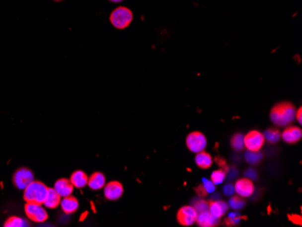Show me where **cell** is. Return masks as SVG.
<instances>
[{
	"mask_svg": "<svg viewBox=\"0 0 302 227\" xmlns=\"http://www.w3.org/2000/svg\"><path fill=\"white\" fill-rule=\"evenodd\" d=\"M197 215L198 213L195 209V207L185 206L181 207L177 212V222L183 227H190L197 222Z\"/></svg>",
	"mask_w": 302,
	"mask_h": 227,
	"instance_id": "7",
	"label": "cell"
},
{
	"mask_svg": "<svg viewBox=\"0 0 302 227\" xmlns=\"http://www.w3.org/2000/svg\"><path fill=\"white\" fill-rule=\"evenodd\" d=\"M27 222L20 217H11L4 224L5 227H27Z\"/></svg>",
	"mask_w": 302,
	"mask_h": 227,
	"instance_id": "22",
	"label": "cell"
},
{
	"mask_svg": "<svg viewBox=\"0 0 302 227\" xmlns=\"http://www.w3.org/2000/svg\"><path fill=\"white\" fill-rule=\"evenodd\" d=\"M216 162L217 164L220 166V167H225L226 166V161L224 158H222L220 156H217L216 157Z\"/></svg>",
	"mask_w": 302,
	"mask_h": 227,
	"instance_id": "34",
	"label": "cell"
},
{
	"mask_svg": "<svg viewBox=\"0 0 302 227\" xmlns=\"http://www.w3.org/2000/svg\"><path fill=\"white\" fill-rule=\"evenodd\" d=\"M61 196L56 192L55 188H48L47 192V196L46 197V200L44 202L45 207L51 209H55L56 207L60 205Z\"/></svg>",
	"mask_w": 302,
	"mask_h": 227,
	"instance_id": "17",
	"label": "cell"
},
{
	"mask_svg": "<svg viewBox=\"0 0 302 227\" xmlns=\"http://www.w3.org/2000/svg\"><path fill=\"white\" fill-rule=\"evenodd\" d=\"M70 181L73 186L77 188H83L88 184V177L81 170H76L71 176Z\"/></svg>",
	"mask_w": 302,
	"mask_h": 227,
	"instance_id": "18",
	"label": "cell"
},
{
	"mask_svg": "<svg viewBox=\"0 0 302 227\" xmlns=\"http://www.w3.org/2000/svg\"><path fill=\"white\" fill-rule=\"evenodd\" d=\"M109 1H111L112 3H120V2L123 1V0H109Z\"/></svg>",
	"mask_w": 302,
	"mask_h": 227,
	"instance_id": "35",
	"label": "cell"
},
{
	"mask_svg": "<svg viewBox=\"0 0 302 227\" xmlns=\"http://www.w3.org/2000/svg\"><path fill=\"white\" fill-rule=\"evenodd\" d=\"M74 187H75L73 186V184L71 183L69 179L61 178L56 182L54 188L60 195L61 197H66L71 196L73 194Z\"/></svg>",
	"mask_w": 302,
	"mask_h": 227,
	"instance_id": "12",
	"label": "cell"
},
{
	"mask_svg": "<svg viewBox=\"0 0 302 227\" xmlns=\"http://www.w3.org/2000/svg\"><path fill=\"white\" fill-rule=\"evenodd\" d=\"M203 186L206 188L207 193H213L216 190V185L213 182L208 180L207 178H203Z\"/></svg>",
	"mask_w": 302,
	"mask_h": 227,
	"instance_id": "28",
	"label": "cell"
},
{
	"mask_svg": "<svg viewBox=\"0 0 302 227\" xmlns=\"http://www.w3.org/2000/svg\"><path fill=\"white\" fill-rule=\"evenodd\" d=\"M226 177V171H224L223 169L216 170L212 173L211 181L215 185H220L224 182Z\"/></svg>",
	"mask_w": 302,
	"mask_h": 227,
	"instance_id": "24",
	"label": "cell"
},
{
	"mask_svg": "<svg viewBox=\"0 0 302 227\" xmlns=\"http://www.w3.org/2000/svg\"><path fill=\"white\" fill-rule=\"evenodd\" d=\"M194 207L197 210V212L199 214V213L204 212V211H207L208 207H209V204L207 201L201 199V200H198L196 202Z\"/></svg>",
	"mask_w": 302,
	"mask_h": 227,
	"instance_id": "26",
	"label": "cell"
},
{
	"mask_svg": "<svg viewBox=\"0 0 302 227\" xmlns=\"http://www.w3.org/2000/svg\"><path fill=\"white\" fill-rule=\"evenodd\" d=\"M105 177L101 172H95L88 178V186L92 190H99L105 186Z\"/></svg>",
	"mask_w": 302,
	"mask_h": 227,
	"instance_id": "16",
	"label": "cell"
},
{
	"mask_svg": "<svg viewBox=\"0 0 302 227\" xmlns=\"http://www.w3.org/2000/svg\"><path fill=\"white\" fill-rule=\"evenodd\" d=\"M302 107H300L299 108V110L296 111V113H295V118H297L298 121H299V123L300 124H302Z\"/></svg>",
	"mask_w": 302,
	"mask_h": 227,
	"instance_id": "32",
	"label": "cell"
},
{
	"mask_svg": "<svg viewBox=\"0 0 302 227\" xmlns=\"http://www.w3.org/2000/svg\"><path fill=\"white\" fill-rule=\"evenodd\" d=\"M133 20V13L127 6H118L111 12L110 21L117 29H125Z\"/></svg>",
	"mask_w": 302,
	"mask_h": 227,
	"instance_id": "3",
	"label": "cell"
},
{
	"mask_svg": "<svg viewBox=\"0 0 302 227\" xmlns=\"http://www.w3.org/2000/svg\"><path fill=\"white\" fill-rule=\"evenodd\" d=\"M34 181V174L27 167L18 168L13 175V184L17 189L25 190L30 183Z\"/></svg>",
	"mask_w": 302,
	"mask_h": 227,
	"instance_id": "6",
	"label": "cell"
},
{
	"mask_svg": "<svg viewBox=\"0 0 302 227\" xmlns=\"http://www.w3.org/2000/svg\"><path fill=\"white\" fill-rule=\"evenodd\" d=\"M296 111V108L291 102H280L273 106L270 117L275 125L287 126L294 121Z\"/></svg>",
	"mask_w": 302,
	"mask_h": 227,
	"instance_id": "1",
	"label": "cell"
},
{
	"mask_svg": "<svg viewBox=\"0 0 302 227\" xmlns=\"http://www.w3.org/2000/svg\"><path fill=\"white\" fill-rule=\"evenodd\" d=\"M289 220H291L293 224L298 225V226H302V217L298 216V215H291L289 216Z\"/></svg>",
	"mask_w": 302,
	"mask_h": 227,
	"instance_id": "30",
	"label": "cell"
},
{
	"mask_svg": "<svg viewBox=\"0 0 302 227\" xmlns=\"http://www.w3.org/2000/svg\"><path fill=\"white\" fill-rule=\"evenodd\" d=\"M196 193H197V196L200 197H207V195L208 194L203 185H200L196 188Z\"/></svg>",
	"mask_w": 302,
	"mask_h": 227,
	"instance_id": "31",
	"label": "cell"
},
{
	"mask_svg": "<svg viewBox=\"0 0 302 227\" xmlns=\"http://www.w3.org/2000/svg\"><path fill=\"white\" fill-rule=\"evenodd\" d=\"M60 205L63 211L67 215H70L77 211L79 207V201L76 197H72L71 195L68 197H64L63 200H61Z\"/></svg>",
	"mask_w": 302,
	"mask_h": 227,
	"instance_id": "14",
	"label": "cell"
},
{
	"mask_svg": "<svg viewBox=\"0 0 302 227\" xmlns=\"http://www.w3.org/2000/svg\"><path fill=\"white\" fill-rule=\"evenodd\" d=\"M231 145L234 151H241L244 148V136L241 133L234 134L231 140Z\"/></svg>",
	"mask_w": 302,
	"mask_h": 227,
	"instance_id": "20",
	"label": "cell"
},
{
	"mask_svg": "<svg viewBox=\"0 0 302 227\" xmlns=\"http://www.w3.org/2000/svg\"><path fill=\"white\" fill-rule=\"evenodd\" d=\"M197 223L199 227H217V225L219 224V218L213 217L209 211L207 210V211L199 213L197 215Z\"/></svg>",
	"mask_w": 302,
	"mask_h": 227,
	"instance_id": "13",
	"label": "cell"
},
{
	"mask_svg": "<svg viewBox=\"0 0 302 227\" xmlns=\"http://www.w3.org/2000/svg\"><path fill=\"white\" fill-rule=\"evenodd\" d=\"M48 187L40 181H34L25 187L24 199L26 203H36L43 205L46 200Z\"/></svg>",
	"mask_w": 302,
	"mask_h": 227,
	"instance_id": "2",
	"label": "cell"
},
{
	"mask_svg": "<svg viewBox=\"0 0 302 227\" xmlns=\"http://www.w3.org/2000/svg\"><path fill=\"white\" fill-rule=\"evenodd\" d=\"M256 172L254 171L253 169H250V170L245 172V176L247 177H250V178H256Z\"/></svg>",
	"mask_w": 302,
	"mask_h": 227,
	"instance_id": "33",
	"label": "cell"
},
{
	"mask_svg": "<svg viewBox=\"0 0 302 227\" xmlns=\"http://www.w3.org/2000/svg\"><path fill=\"white\" fill-rule=\"evenodd\" d=\"M242 218L245 219V217H241L239 214H237L235 217H228L227 219H226L225 223L226 224L227 226H229V227H230V226H234V225H237L238 223L240 222L241 219H242Z\"/></svg>",
	"mask_w": 302,
	"mask_h": 227,
	"instance_id": "27",
	"label": "cell"
},
{
	"mask_svg": "<svg viewBox=\"0 0 302 227\" xmlns=\"http://www.w3.org/2000/svg\"><path fill=\"white\" fill-rule=\"evenodd\" d=\"M264 137L258 131H251L244 136V147L249 151H260L264 144Z\"/></svg>",
	"mask_w": 302,
	"mask_h": 227,
	"instance_id": "8",
	"label": "cell"
},
{
	"mask_svg": "<svg viewBox=\"0 0 302 227\" xmlns=\"http://www.w3.org/2000/svg\"><path fill=\"white\" fill-rule=\"evenodd\" d=\"M234 192H235V189H234V187L232 186V184H227L226 186L224 187V193L228 197L233 195Z\"/></svg>",
	"mask_w": 302,
	"mask_h": 227,
	"instance_id": "29",
	"label": "cell"
},
{
	"mask_svg": "<svg viewBox=\"0 0 302 227\" xmlns=\"http://www.w3.org/2000/svg\"><path fill=\"white\" fill-rule=\"evenodd\" d=\"M186 147L193 153L203 151L207 147L206 136L199 132H193L186 137Z\"/></svg>",
	"mask_w": 302,
	"mask_h": 227,
	"instance_id": "5",
	"label": "cell"
},
{
	"mask_svg": "<svg viewBox=\"0 0 302 227\" xmlns=\"http://www.w3.org/2000/svg\"><path fill=\"white\" fill-rule=\"evenodd\" d=\"M235 192L238 196L242 197H249L254 192V185L250 178H241L235 183Z\"/></svg>",
	"mask_w": 302,
	"mask_h": 227,
	"instance_id": "10",
	"label": "cell"
},
{
	"mask_svg": "<svg viewBox=\"0 0 302 227\" xmlns=\"http://www.w3.org/2000/svg\"><path fill=\"white\" fill-rule=\"evenodd\" d=\"M262 155L259 151H248L245 154V159L252 165H256L262 160Z\"/></svg>",
	"mask_w": 302,
	"mask_h": 227,
	"instance_id": "25",
	"label": "cell"
},
{
	"mask_svg": "<svg viewBox=\"0 0 302 227\" xmlns=\"http://www.w3.org/2000/svg\"><path fill=\"white\" fill-rule=\"evenodd\" d=\"M25 212L26 217L33 222H46L48 218V214L46 209L42 207L41 204L36 203H26L25 206Z\"/></svg>",
	"mask_w": 302,
	"mask_h": 227,
	"instance_id": "4",
	"label": "cell"
},
{
	"mask_svg": "<svg viewBox=\"0 0 302 227\" xmlns=\"http://www.w3.org/2000/svg\"><path fill=\"white\" fill-rule=\"evenodd\" d=\"M55 2H62V1H64V0H54Z\"/></svg>",
	"mask_w": 302,
	"mask_h": 227,
	"instance_id": "36",
	"label": "cell"
},
{
	"mask_svg": "<svg viewBox=\"0 0 302 227\" xmlns=\"http://www.w3.org/2000/svg\"><path fill=\"white\" fill-rule=\"evenodd\" d=\"M245 204H246L245 201L240 196H234L229 201V205L233 210H241L243 207H245Z\"/></svg>",
	"mask_w": 302,
	"mask_h": 227,
	"instance_id": "23",
	"label": "cell"
},
{
	"mask_svg": "<svg viewBox=\"0 0 302 227\" xmlns=\"http://www.w3.org/2000/svg\"><path fill=\"white\" fill-rule=\"evenodd\" d=\"M195 161L200 168L207 169V168L211 167L212 164H213V158H212V156L209 153L203 151L197 153L196 158H195Z\"/></svg>",
	"mask_w": 302,
	"mask_h": 227,
	"instance_id": "19",
	"label": "cell"
},
{
	"mask_svg": "<svg viewBox=\"0 0 302 227\" xmlns=\"http://www.w3.org/2000/svg\"><path fill=\"white\" fill-rule=\"evenodd\" d=\"M227 210H228V205L226 203L222 202V201H211L209 203L208 211L213 217L220 219L222 217L225 216Z\"/></svg>",
	"mask_w": 302,
	"mask_h": 227,
	"instance_id": "15",
	"label": "cell"
},
{
	"mask_svg": "<svg viewBox=\"0 0 302 227\" xmlns=\"http://www.w3.org/2000/svg\"><path fill=\"white\" fill-rule=\"evenodd\" d=\"M281 136L282 137L283 141L289 144H295L302 139V130L299 127H288L287 129H285L284 132H282V135Z\"/></svg>",
	"mask_w": 302,
	"mask_h": 227,
	"instance_id": "11",
	"label": "cell"
},
{
	"mask_svg": "<svg viewBox=\"0 0 302 227\" xmlns=\"http://www.w3.org/2000/svg\"><path fill=\"white\" fill-rule=\"evenodd\" d=\"M263 137H264V140H266L268 142L274 144V143H276L280 141L281 133L275 129H269L266 132H264Z\"/></svg>",
	"mask_w": 302,
	"mask_h": 227,
	"instance_id": "21",
	"label": "cell"
},
{
	"mask_svg": "<svg viewBox=\"0 0 302 227\" xmlns=\"http://www.w3.org/2000/svg\"><path fill=\"white\" fill-rule=\"evenodd\" d=\"M123 187L120 182L111 181L104 187V196L108 200L115 201L123 195Z\"/></svg>",
	"mask_w": 302,
	"mask_h": 227,
	"instance_id": "9",
	"label": "cell"
}]
</instances>
